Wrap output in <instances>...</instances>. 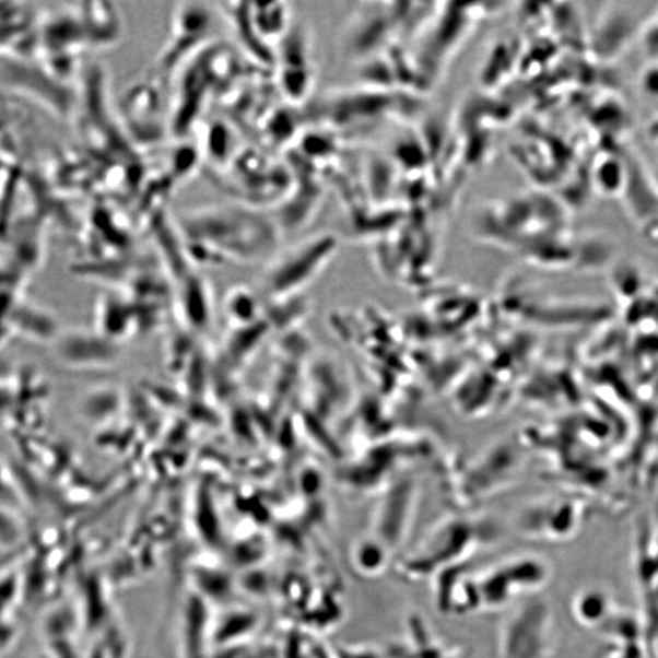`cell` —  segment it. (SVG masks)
<instances>
[{
    "mask_svg": "<svg viewBox=\"0 0 658 658\" xmlns=\"http://www.w3.org/2000/svg\"><path fill=\"white\" fill-rule=\"evenodd\" d=\"M642 34L645 39L647 51L658 59V12L651 16L649 23L644 25Z\"/></svg>",
    "mask_w": 658,
    "mask_h": 658,
    "instance_id": "obj_6",
    "label": "cell"
},
{
    "mask_svg": "<svg viewBox=\"0 0 658 658\" xmlns=\"http://www.w3.org/2000/svg\"><path fill=\"white\" fill-rule=\"evenodd\" d=\"M336 248L331 236L306 238L275 257L263 278V289L272 298L298 293L322 271Z\"/></svg>",
    "mask_w": 658,
    "mask_h": 658,
    "instance_id": "obj_2",
    "label": "cell"
},
{
    "mask_svg": "<svg viewBox=\"0 0 658 658\" xmlns=\"http://www.w3.org/2000/svg\"><path fill=\"white\" fill-rule=\"evenodd\" d=\"M650 131H651L653 138H655V140L658 141V120L653 122V125L650 127Z\"/></svg>",
    "mask_w": 658,
    "mask_h": 658,
    "instance_id": "obj_7",
    "label": "cell"
},
{
    "mask_svg": "<svg viewBox=\"0 0 658 658\" xmlns=\"http://www.w3.org/2000/svg\"><path fill=\"white\" fill-rule=\"evenodd\" d=\"M249 16L255 32L263 45L280 42L292 28L291 10L285 3L249 4Z\"/></svg>",
    "mask_w": 658,
    "mask_h": 658,
    "instance_id": "obj_4",
    "label": "cell"
},
{
    "mask_svg": "<svg viewBox=\"0 0 658 658\" xmlns=\"http://www.w3.org/2000/svg\"><path fill=\"white\" fill-rule=\"evenodd\" d=\"M282 49L274 55L279 66L280 89L294 103L309 97L314 86V63L310 39L302 27L290 30L280 42Z\"/></svg>",
    "mask_w": 658,
    "mask_h": 658,
    "instance_id": "obj_3",
    "label": "cell"
},
{
    "mask_svg": "<svg viewBox=\"0 0 658 658\" xmlns=\"http://www.w3.org/2000/svg\"><path fill=\"white\" fill-rule=\"evenodd\" d=\"M639 84L645 95L658 97V61L642 72Z\"/></svg>",
    "mask_w": 658,
    "mask_h": 658,
    "instance_id": "obj_5",
    "label": "cell"
},
{
    "mask_svg": "<svg viewBox=\"0 0 658 658\" xmlns=\"http://www.w3.org/2000/svg\"><path fill=\"white\" fill-rule=\"evenodd\" d=\"M178 225L190 246L219 259H260L279 240L274 222L244 207L196 209L185 212Z\"/></svg>",
    "mask_w": 658,
    "mask_h": 658,
    "instance_id": "obj_1",
    "label": "cell"
}]
</instances>
